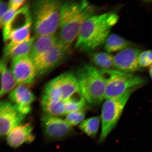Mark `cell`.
Returning a JSON list of instances; mask_svg holds the SVG:
<instances>
[{
  "label": "cell",
  "instance_id": "4",
  "mask_svg": "<svg viewBox=\"0 0 152 152\" xmlns=\"http://www.w3.org/2000/svg\"><path fill=\"white\" fill-rule=\"evenodd\" d=\"M63 3L62 1L58 0H39L33 3V24L38 37L55 35L59 26Z\"/></svg>",
  "mask_w": 152,
  "mask_h": 152
},
{
  "label": "cell",
  "instance_id": "15",
  "mask_svg": "<svg viewBox=\"0 0 152 152\" xmlns=\"http://www.w3.org/2000/svg\"><path fill=\"white\" fill-rule=\"evenodd\" d=\"M32 23L33 19L31 11L27 5H24L17 11L3 28L4 40L6 41L11 32Z\"/></svg>",
  "mask_w": 152,
  "mask_h": 152
},
{
  "label": "cell",
  "instance_id": "14",
  "mask_svg": "<svg viewBox=\"0 0 152 152\" xmlns=\"http://www.w3.org/2000/svg\"><path fill=\"white\" fill-rule=\"evenodd\" d=\"M33 127L28 123L20 124L11 130L7 136V142L9 147L18 148L24 144H30L35 139Z\"/></svg>",
  "mask_w": 152,
  "mask_h": 152
},
{
  "label": "cell",
  "instance_id": "17",
  "mask_svg": "<svg viewBox=\"0 0 152 152\" xmlns=\"http://www.w3.org/2000/svg\"><path fill=\"white\" fill-rule=\"evenodd\" d=\"M0 72L1 75V97L15 88L18 84L11 69L7 67L6 61L3 59L0 63Z\"/></svg>",
  "mask_w": 152,
  "mask_h": 152
},
{
  "label": "cell",
  "instance_id": "10",
  "mask_svg": "<svg viewBox=\"0 0 152 152\" xmlns=\"http://www.w3.org/2000/svg\"><path fill=\"white\" fill-rule=\"evenodd\" d=\"M11 70L19 85L33 84L37 77L35 64L29 55L13 59Z\"/></svg>",
  "mask_w": 152,
  "mask_h": 152
},
{
  "label": "cell",
  "instance_id": "6",
  "mask_svg": "<svg viewBox=\"0 0 152 152\" xmlns=\"http://www.w3.org/2000/svg\"><path fill=\"white\" fill-rule=\"evenodd\" d=\"M138 87L132 88L115 97L106 99L102 105V129L99 142H104L116 126L129 98Z\"/></svg>",
  "mask_w": 152,
  "mask_h": 152
},
{
  "label": "cell",
  "instance_id": "25",
  "mask_svg": "<svg viewBox=\"0 0 152 152\" xmlns=\"http://www.w3.org/2000/svg\"><path fill=\"white\" fill-rule=\"evenodd\" d=\"M18 11L9 8L8 10L0 18V26L1 28H3L11 19L12 18Z\"/></svg>",
  "mask_w": 152,
  "mask_h": 152
},
{
  "label": "cell",
  "instance_id": "21",
  "mask_svg": "<svg viewBox=\"0 0 152 152\" xmlns=\"http://www.w3.org/2000/svg\"><path fill=\"white\" fill-rule=\"evenodd\" d=\"M90 57L91 61L101 69H110L114 67V57L109 53H92Z\"/></svg>",
  "mask_w": 152,
  "mask_h": 152
},
{
  "label": "cell",
  "instance_id": "13",
  "mask_svg": "<svg viewBox=\"0 0 152 152\" xmlns=\"http://www.w3.org/2000/svg\"><path fill=\"white\" fill-rule=\"evenodd\" d=\"M9 98L18 111L26 115L31 112L32 104L36 99L33 92L24 85L15 87L10 92Z\"/></svg>",
  "mask_w": 152,
  "mask_h": 152
},
{
  "label": "cell",
  "instance_id": "16",
  "mask_svg": "<svg viewBox=\"0 0 152 152\" xmlns=\"http://www.w3.org/2000/svg\"><path fill=\"white\" fill-rule=\"evenodd\" d=\"M59 37L54 35L38 37L35 40L30 56L32 60L46 52L59 40Z\"/></svg>",
  "mask_w": 152,
  "mask_h": 152
},
{
  "label": "cell",
  "instance_id": "23",
  "mask_svg": "<svg viewBox=\"0 0 152 152\" xmlns=\"http://www.w3.org/2000/svg\"><path fill=\"white\" fill-rule=\"evenodd\" d=\"M86 115L85 110H80L68 114L64 120L70 126L73 127L82 122L84 120Z\"/></svg>",
  "mask_w": 152,
  "mask_h": 152
},
{
  "label": "cell",
  "instance_id": "27",
  "mask_svg": "<svg viewBox=\"0 0 152 152\" xmlns=\"http://www.w3.org/2000/svg\"><path fill=\"white\" fill-rule=\"evenodd\" d=\"M9 9V4L1 1L0 2V18H1Z\"/></svg>",
  "mask_w": 152,
  "mask_h": 152
},
{
  "label": "cell",
  "instance_id": "7",
  "mask_svg": "<svg viewBox=\"0 0 152 152\" xmlns=\"http://www.w3.org/2000/svg\"><path fill=\"white\" fill-rule=\"evenodd\" d=\"M106 83L105 99L119 96L130 89L140 88L146 84L141 76L113 69H100Z\"/></svg>",
  "mask_w": 152,
  "mask_h": 152
},
{
  "label": "cell",
  "instance_id": "28",
  "mask_svg": "<svg viewBox=\"0 0 152 152\" xmlns=\"http://www.w3.org/2000/svg\"><path fill=\"white\" fill-rule=\"evenodd\" d=\"M149 72L150 77L152 80V65L149 67Z\"/></svg>",
  "mask_w": 152,
  "mask_h": 152
},
{
  "label": "cell",
  "instance_id": "2",
  "mask_svg": "<svg viewBox=\"0 0 152 152\" xmlns=\"http://www.w3.org/2000/svg\"><path fill=\"white\" fill-rule=\"evenodd\" d=\"M82 96L77 76L73 72H67L57 76L45 85L41 102L57 106L66 115L68 104Z\"/></svg>",
  "mask_w": 152,
  "mask_h": 152
},
{
  "label": "cell",
  "instance_id": "19",
  "mask_svg": "<svg viewBox=\"0 0 152 152\" xmlns=\"http://www.w3.org/2000/svg\"><path fill=\"white\" fill-rule=\"evenodd\" d=\"M134 44L117 34H113L107 38L104 43V49L106 52L111 53L122 51L132 47Z\"/></svg>",
  "mask_w": 152,
  "mask_h": 152
},
{
  "label": "cell",
  "instance_id": "5",
  "mask_svg": "<svg viewBox=\"0 0 152 152\" xmlns=\"http://www.w3.org/2000/svg\"><path fill=\"white\" fill-rule=\"evenodd\" d=\"M76 75L80 90L87 103L96 106L105 99V81L100 69L86 64L78 69Z\"/></svg>",
  "mask_w": 152,
  "mask_h": 152
},
{
  "label": "cell",
  "instance_id": "1",
  "mask_svg": "<svg viewBox=\"0 0 152 152\" xmlns=\"http://www.w3.org/2000/svg\"><path fill=\"white\" fill-rule=\"evenodd\" d=\"M96 6L86 1L63 3L61 10L59 29L60 40L71 46L78 35L81 24L94 15Z\"/></svg>",
  "mask_w": 152,
  "mask_h": 152
},
{
  "label": "cell",
  "instance_id": "11",
  "mask_svg": "<svg viewBox=\"0 0 152 152\" xmlns=\"http://www.w3.org/2000/svg\"><path fill=\"white\" fill-rule=\"evenodd\" d=\"M26 115L20 113L10 102L0 103V135L7 136L12 129L21 123Z\"/></svg>",
  "mask_w": 152,
  "mask_h": 152
},
{
  "label": "cell",
  "instance_id": "22",
  "mask_svg": "<svg viewBox=\"0 0 152 152\" xmlns=\"http://www.w3.org/2000/svg\"><path fill=\"white\" fill-rule=\"evenodd\" d=\"M101 120L100 116H95L84 120L79 128L87 136L94 137L97 134L99 129Z\"/></svg>",
  "mask_w": 152,
  "mask_h": 152
},
{
  "label": "cell",
  "instance_id": "20",
  "mask_svg": "<svg viewBox=\"0 0 152 152\" xmlns=\"http://www.w3.org/2000/svg\"><path fill=\"white\" fill-rule=\"evenodd\" d=\"M33 23L13 31L10 34L7 41H8L7 47H11L15 45L25 42L31 39L30 33Z\"/></svg>",
  "mask_w": 152,
  "mask_h": 152
},
{
  "label": "cell",
  "instance_id": "12",
  "mask_svg": "<svg viewBox=\"0 0 152 152\" xmlns=\"http://www.w3.org/2000/svg\"><path fill=\"white\" fill-rule=\"evenodd\" d=\"M141 52L139 48L132 47L120 51L114 57V67L118 71L129 74L141 71L138 60Z\"/></svg>",
  "mask_w": 152,
  "mask_h": 152
},
{
  "label": "cell",
  "instance_id": "9",
  "mask_svg": "<svg viewBox=\"0 0 152 152\" xmlns=\"http://www.w3.org/2000/svg\"><path fill=\"white\" fill-rule=\"evenodd\" d=\"M41 124L44 135L48 142L64 140L71 134L73 131L72 127L65 120L45 114L41 118Z\"/></svg>",
  "mask_w": 152,
  "mask_h": 152
},
{
  "label": "cell",
  "instance_id": "18",
  "mask_svg": "<svg viewBox=\"0 0 152 152\" xmlns=\"http://www.w3.org/2000/svg\"><path fill=\"white\" fill-rule=\"evenodd\" d=\"M35 39L31 38L29 40L11 47L5 46L4 51V59L11 60L19 56L30 55Z\"/></svg>",
  "mask_w": 152,
  "mask_h": 152
},
{
  "label": "cell",
  "instance_id": "24",
  "mask_svg": "<svg viewBox=\"0 0 152 152\" xmlns=\"http://www.w3.org/2000/svg\"><path fill=\"white\" fill-rule=\"evenodd\" d=\"M138 63L140 67L145 68L152 65V50H148L140 53L138 57Z\"/></svg>",
  "mask_w": 152,
  "mask_h": 152
},
{
  "label": "cell",
  "instance_id": "8",
  "mask_svg": "<svg viewBox=\"0 0 152 152\" xmlns=\"http://www.w3.org/2000/svg\"><path fill=\"white\" fill-rule=\"evenodd\" d=\"M71 46L59 40L48 50L33 60L37 77L52 71L65 60L70 53Z\"/></svg>",
  "mask_w": 152,
  "mask_h": 152
},
{
  "label": "cell",
  "instance_id": "26",
  "mask_svg": "<svg viewBox=\"0 0 152 152\" xmlns=\"http://www.w3.org/2000/svg\"><path fill=\"white\" fill-rule=\"evenodd\" d=\"M26 2L25 0H11L8 3L9 8L18 11L23 7Z\"/></svg>",
  "mask_w": 152,
  "mask_h": 152
},
{
  "label": "cell",
  "instance_id": "3",
  "mask_svg": "<svg viewBox=\"0 0 152 152\" xmlns=\"http://www.w3.org/2000/svg\"><path fill=\"white\" fill-rule=\"evenodd\" d=\"M111 12L94 15L81 24L75 45V48L83 52H91L103 45L112 26Z\"/></svg>",
  "mask_w": 152,
  "mask_h": 152
}]
</instances>
